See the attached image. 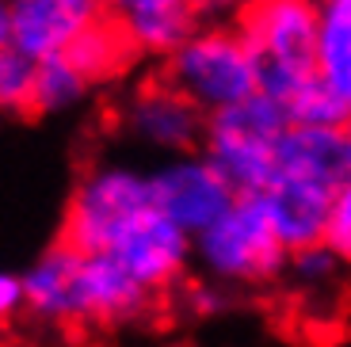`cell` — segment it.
Returning <instances> with one entry per match:
<instances>
[{
  "label": "cell",
  "instance_id": "23",
  "mask_svg": "<svg viewBox=\"0 0 351 347\" xmlns=\"http://www.w3.org/2000/svg\"><path fill=\"white\" fill-rule=\"evenodd\" d=\"M134 4H138V0H104V8L114 12V16H119V12H126V8H134Z\"/></svg>",
  "mask_w": 351,
  "mask_h": 347
},
{
  "label": "cell",
  "instance_id": "1",
  "mask_svg": "<svg viewBox=\"0 0 351 347\" xmlns=\"http://www.w3.org/2000/svg\"><path fill=\"white\" fill-rule=\"evenodd\" d=\"M62 244L88 256H111L157 294L180 283L191 263V237L160 217L149 176L126 165L88 168L65 206Z\"/></svg>",
  "mask_w": 351,
  "mask_h": 347
},
{
  "label": "cell",
  "instance_id": "11",
  "mask_svg": "<svg viewBox=\"0 0 351 347\" xmlns=\"http://www.w3.org/2000/svg\"><path fill=\"white\" fill-rule=\"evenodd\" d=\"M73 267H77V248L53 244L38 256L31 267L19 275L23 287V309L46 324L69 321V294H73Z\"/></svg>",
  "mask_w": 351,
  "mask_h": 347
},
{
  "label": "cell",
  "instance_id": "8",
  "mask_svg": "<svg viewBox=\"0 0 351 347\" xmlns=\"http://www.w3.org/2000/svg\"><path fill=\"white\" fill-rule=\"evenodd\" d=\"M153 305V294L138 278L114 263L111 256H88L77 252L73 267V294H69V321L80 324H104V328H123L141 321Z\"/></svg>",
  "mask_w": 351,
  "mask_h": 347
},
{
  "label": "cell",
  "instance_id": "24",
  "mask_svg": "<svg viewBox=\"0 0 351 347\" xmlns=\"http://www.w3.org/2000/svg\"><path fill=\"white\" fill-rule=\"evenodd\" d=\"M309 4H321V0H309Z\"/></svg>",
  "mask_w": 351,
  "mask_h": 347
},
{
  "label": "cell",
  "instance_id": "3",
  "mask_svg": "<svg viewBox=\"0 0 351 347\" xmlns=\"http://www.w3.org/2000/svg\"><path fill=\"white\" fill-rule=\"evenodd\" d=\"M290 122L282 107L267 96H248L226 111L206 115L202 122V156L226 180L237 199L263 195L275 172V149Z\"/></svg>",
  "mask_w": 351,
  "mask_h": 347
},
{
  "label": "cell",
  "instance_id": "9",
  "mask_svg": "<svg viewBox=\"0 0 351 347\" xmlns=\"http://www.w3.org/2000/svg\"><path fill=\"white\" fill-rule=\"evenodd\" d=\"M12 27V50L27 61L65 53L88 27L107 19L104 0H4Z\"/></svg>",
  "mask_w": 351,
  "mask_h": 347
},
{
  "label": "cell",
  "instance_id": "13",
  "mask_svg": "<svg viewBox=\"0 0 351 347\" xmlns=\"http://www.w3.org/2000/svg\"><path fill=\"white\" fill-rule=\"evenodd\" d=\"M313 77L351 99V0H321L313 31Z\"/></svg>",
  "mask_w": 351,
  "mask_h": 347
},
{
  "label": "cell",
  "instance_id": "21",
  "mask_svg": "<svg viewBox=\"0 0 351 347\" xmlns=\"http://www.w3.org/2000/svg\"><path fill=\"white\" fill-rule=\"evenodd\" d=\"M23 309V287L16 271H0V324H8Z\"/></svg>",
  "mask_w": 351,
  "mask_h": 347
},
{
  "label": "cell",
  "instance_id": "5",
  "mask_svg": "<svg viewBox=\"0 0 351 347\" xmlns=\"http://www.w3.org/2000/svg\"><path fill=\"white\" fill-rule=\"evenodd\" d=\"M287 256L290 252L275 237L260 195L233 199L218 222L191 237V260L218 283H241V287L271 283L287 271Z\"/></svg>",
  "mask_w": 351,
  "mask_h": 347
},
{
  "label": "cell",
  "instance_id": "22",
  "mask_svg": "<svg viewBox=\"0 0 351 347\" xmlns=\"http://www.w3.org/2000/svg\"><path fill=\"white\" fill-rule=\"evenodd\" d=\"M12 46V27H8V4L0 0V50Z\"/></svg>",
  "mask_w": 351,
  "mask_h": 347
},
{
  "label": "cell",
  "instance_id": "10",
  "mask_svg": "<svg viewBox=\"0 0 351 347\" xmlns=\"http://www.w3.org/2000/svg\"><path fill=\"white\" fill-rule=\"evenodd\" d=\"M202 122L206 115L199 107H191L180 92L160 80V84H145L134 92V99L126 104V130L149 149L176 156L191 153L202 138Z\"/></svg>",
  "mask_w": 351,
  "mask_h": 347
},
{
  "label": "cell",
  "instance_id": "15",
  "mask_svg": "<svg viewBox=\"0 0 351 347\" xmlns=\"http://www.w3.org/2000/svg\"><path fill=\"white\" fill-rule=\"evenodd\" d=\"M88 80L77 73L65 53H53V58L35 61V80H31V111L43 115H62L73 111L80 99L88 96Z\"/></svg>",
  "mask_w": 351,
  "mask_h": 347
},
{
  "label": "cell",
  "instance_id": "6",
  "mask_svg": "<svg viewBox=\"0 0 351 347\" xmlns=\"http://www.w3.org/2000/svg\"><path fill=\"white\" fill-rule=\"evenodd\" d=\"M165 84L202 115H214L256 96V58L237 31H191L168 53Z\"/></svg>",
  "mask_w": 351,
  "mask_h": 347
},
{
  "label": "cell",
  "instance_id": "12",
  "mask_svg": "<svg viewBox=\"0 0 351 347\" xmlns=\"http://www.w3.org/2000/svg\"><path fill=\"white\" fill-rule=\"evenodd\" d=\"M119 31L141 53H172L195 31V12L187 0H138L134 8L119 12Z\"/></svg>",
  "mask_w": 351,
  "mask_h": 347
},
{
  "label": "cell",
  "instance_id": "17",
  "mask_svg": "<svg viewBox=\"0 0 351 347\" xmlns=\"http://www.w3.org/2000/svg\"><path fill=\"white\" fill-rule=\"evenodd\" d=\"M340 267L343 260H336L332 252L325 248V244H306V248L290 252L287 256V271L294 275V283H298L302 290H328L340 283Z\"/></svg>",
  "mask_w": 351,
  "mask_h": 347
},
{
  "label": "cell",
  "instance_id": "4",
  "mask_svg": "<svg viewBox=\"0 0 351 347\" xmlns=\"http://www.w3.org/2000/svg\"><path fill=\"white\" fill-rule=\"evenodd\" d=\"M317 4L309 0H248L241 12L245 46L256 58V92L287 104L313 77Z\"/></svg>",
  "mask_w": 351,
  "mask_h": 347
},
{
  "label": "cell",
  "instance_id": "2",
  "mask_svg": "<svg viewBox=\"0 0 351 347\" xmlns=\"http://www.w3.org/2000/svg\"><path fill=\"white\" fill-rule=\"evenodd\" d=\"M351 191V134L343 126H287L263 206L287 252L321 241L325 214Z\"/></svg>",
  "mask_w": 351,
  "mask_h": 347
},
{
  "label": "cell",
  "instance_id": "20",
  "mask_svg": "<svg viewBox=\"0 0 351 347\" xmlns=\"http://www.w3.org/2000/svg\"><path fill=\"white\" fill-rule=\"evenodd\" d=\"M195 12V23L199 19H214V23H226V19H241L248 0H187Z\"/></svg>",
  "mask_w": 351,
  "mask_h": 347
},
{
  "label": "cell",
  "instance_id": "16",
  "mask_svg": "<svg viewBox=\"0 0 351 347\" xmlns=\"http://www.w3.org/2000/svg\"><path fill=\"white\" fill-rule=\"evenodd\" d=\"M290 126H343L348 130L351 119V99L336 96L328 84H321L317 77H309L294 96L282 104Z\"/></svg>",
  "mask_w": 351,
  "mask_h": 347
},
{
  "label": "cell",
  "instance_id": "19",
  "mask_svg": "<svg viewBox=\"0 0 351 347\" xmlns=\"http://www.w3.org/2000/svg\"><path fill=\"white\" fill-rule=\"evenodd\" d=\"M321 244L332 252L336 260L348 263V256H351V191H343L340 199L328 206L325 226H321Z\"/></svg>",
  "mask_w": 351,
  "mask_h": 347
},
{
  "label": "cell",
  "instance_id": "7",
  "mask_svg": "<svg viewBox=\"0 0 351 347\" xmlns=\"http://www.w3.org/2000/svg\"><path fill=\"white\" fill-rule=\"evenodd\" d=\"M149 195H153V206L160 210V217L172 222L184 237H199L210 222H218L226 214L229 202L237 199L202 153L168 156L157 172H149Z\"/></svg>",
  "mask_w": 351,
  "mask_h": 347
},
{
  "label": "cell",
  "instance_id": "14",
  "mask_svg": "<svg viewBox=\"0 0 351 347\" xmlns=\"http://www.w3.org/2000/svg\"><path fill=\"white\" fill-rule=\"evenodd\" d=\"M65 58L77 65V73L88 80V84H99V80L114 77V73L126 65L130 43L123 38V31H119L114 19H99L96 27H88L84 35L65 50Z\"/></svg>",
  "mask_w": 351,
  "mask_h": 347
},
{
  "label": "cell",
  "instance_id": "18",
  "mask_svg": "<svg viewBox=\"0 0 351 347\" xmlns=\"http://www.w3.org/2000/svg\"><path fill=\"white\" fill-rule=\"evenodd\" d=\"M31 80H35V61H27L19 50L4 46L0 50V111H31Z\"/></svg>",
  "mask_w": 351,
  "mask_h": 347
}]
</instances>
